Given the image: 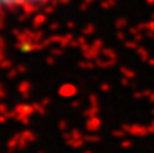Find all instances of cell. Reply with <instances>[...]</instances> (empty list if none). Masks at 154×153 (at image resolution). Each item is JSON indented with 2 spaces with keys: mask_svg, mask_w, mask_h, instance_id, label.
Segmentation results:
<instances>
[{
  "mask_svg": "<svg viewBox=\"0 0 154 153\" xmlns=\"http://www.w3.org/2000/svg\"><path fill=\"white\" fill-rule=\"evenodd\" d=\"M47 2L50 0H0V9H26Z\"/></svg>",
  "mask_w": 154,
  "mask_h": 153,
  "instance_id": "6da1fadb",
  "label": "cell"
}]
</instances>
